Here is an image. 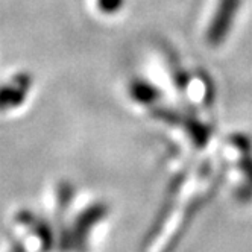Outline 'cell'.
I'll list each match as a JSON object with an SVG mask.
<instances>
[{
	"instance_id": "9",
	"label": "cell",
	"mask_w": 252,
	"mask_h": 252,
	"mask_svg": "<svg viewBox=\"0 0 252 252\" xmlns=\"http://www.w3.org/2000/svg\"><path fill=\"white\" fill-rule=\"evenodd\" d=\"M231 143L234 146H236L242 154H248V152H252V141L249 137L243 135V134H236L231 137Z\"/></svg>"
},
{
	"instance_id": "8",
	"label": "cell",
	"mask_w": 252,
	"mask_h": 252,
	"mask_svg": "<svg viewBox=\"0 0 252 252\" xmlns=\"http://www.w3.org/2000/svg\"><path fill=\"white\" fill-rule=\"evenodd\" d=\"M126 0H96L97 9L103 14H117Z\"/></svg>"
},
{
	"instance_id": "2",
	"label": "cell",
	"mask_w": 252,
	"mask_h": 252,
	"mask_svg": "<svg viewBox=\"0 0 252 252\" xmlns=\"http://www.w3.org/2000/svg\"><path fill=\"white\" fill-rule=\"evenodd\" d=\"M32 79L26 73H20L12 78L11 84L0 85V110H8L22 105L26 99Z\"/></svg>"
},
{
	"instance_id": "10",
	"label": "cell",
	"mask_w": 252,
	"mask_h": 252,
	"mask_svg": "<svg viewBox=\"0 0 252 252\" xmlns=\"http://www.w3.org/2000/svg\"><path fill=\"white\" fill-rule=\"evenodd\" d=\"M242 159H240V163H239V167L242 169V172L246 175L248 178V181L252 184V155L251 152L248 154H242Z\"/></svg>"
},
{
	"instance_id": "7",
	"label": "cell",
	"mask_w": 252,
	"mask_h": 252,
	"mask_svg": "<svg viewBox=\"0 0 252 252\" xmlns=\"http://www.w3.org/2000/svg\"><path fill=\"white\" fill-rule=\"evenodd\" d=\"M154 117H157L161 122H166L169 125H181L183 123V117L178 113L169 110V108H163V106H157L152 111Z\"/></svg>"
},
{
	"instance_id": "6",
	"label": "cell",
	"mask_w": 252,
	"mask_h": 252,
	"mask_svg": "<svg viewBox=\"0 0 252 252\" xmlns=\"http://www.w3.org/2000/svg\"><path fill=\"white\" fill-rule=\"evenodd\" d=\"M169 65H170L172 76H173V81H175L178 90L184 92L190 84V75L187 73V70L181 65L179 60L175 57V53H169Z\"/></svg>"
},
{
	"instance_id": "1",
	"label": "cell",
	"mask_w": 252,
	"mask_h": 252,
	"mask_svg": "<svg viewBox=\"0 0 252 252\" xmlns=\"http://www.w3.org/2000/svg\"><path fill=\"white\" fill-rule=\"evenodd\" d=\"M240 6L242 0H219L205 35L207 43L211 47H218L226 40L234 22H236Z\"/></svg>"
},
{
	"instance_id": "3",
	"label": "cell",
	"mask_w": 252,
	"mask_h": 252,
	"mask_svg": "<svg viewBox=\"0 0 252 252\" xmlns=\"http://www.w3.org/2000/svg\"><path fill=\"white\" fill-rule=\"evenodd\" d=\"M106 214H108V205L103 202L93 204L92 207H88L87 210H84L79 214V218L76 220V226H75V237H73L76 245H81L84 248L87 232L92 229L97 222L105 219Z\"/></svg>"
},
{
	"instance_id": "5",
	"label": "cell",
	"mask_w": 252,
	"mask_h": 252,
	"mask_svg": "<svg viewBox=\"0 0 252 252\" xmlns=\"http://www.w3.org/2000/svg\"><path fill=\"white\" fill-rule=\"evenodd\" d=\"M183 125L184 129L187 131L190 140L193 141V145L196 148H205L207 143L211 137V128L208 125L202 123L199 119H196L193 116L183 117Z\"/></svg>"
},
{
	"instance_id": "4",
	"label": "cell",
	"mask_w": 252,
	"mask_h": 252,
	"mask_svg": "<svg viewBox=\"0 0 252 252\" xmlns=\"http://www.w3.org/2000/svg\"><path fill=\"white\" fill-rule=\"evenodd\" d=\"M129 96L134 102L145 105V106H155L161 99L159 88L155 87L152 82L143 79V78H134L129 82Z\"/></svg>"
}]
</instances>
